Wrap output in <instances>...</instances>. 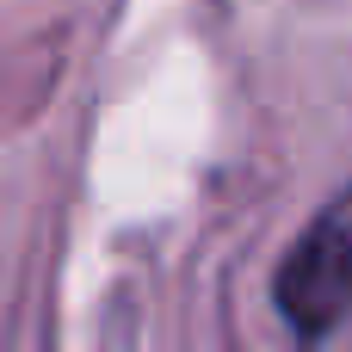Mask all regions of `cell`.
Segmentation results:
<instances>
[{
	"label": "cell",
	"mask_w": 352,
	"mask_h": 352,
	"mask_svg": "<svg viewBox=\"0 0 352 352\" xmlns=\"http://www.w3.org/2000/svg\"><path fill=\"white\" fill-rule=\"evenodd\" d=\"M272 309L297 340H328L352 316V192H334L285 248Z\"/></svg>",
	"instance_id": "obj_1"
}]
</instances>
